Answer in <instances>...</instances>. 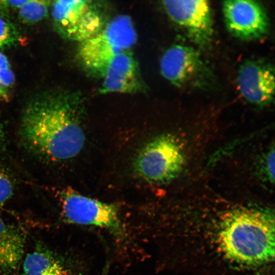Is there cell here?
<instances>
[{
  "mask_svg": "<svg viewBox=\"0 0 275 275\" xmlns=\"http://www.w3.org/2000/svg\"><path fill=\"white\" fill-rule=\"evenodd\" d=\"M160 69L162 75L178 87L200 83L206 72L199 52L191 47L179 44L164 52Z\"/></svg>",
  "mask_w": 275,
  "mask_h": 275,
  "instance_id": "ba28073f",
  "label": "cell"
},
{
  "mask_svg": "<svg viewBox=\"0 0 275 275\" xmlns=\"http://www.w3.org/2000/svg\"><path fill=\"white\" fill-rule=\"evenodd\" d=\"M52 15L59 34L79 43L99 33L109 20L106 4L99 1H55Z\"/></svg>",
  "mask_w": 275,
  "mask_h": 275,
  "instance_id": "3957f363",
  "label": "cell"
},
{
  "mask_svg": "<svg viewBox=\"0 0 275 275\" xmlns=\"http://www.w3.org/2000/svg\"><path fill=\"white\" fill-rule=\"evenodd\" d=\"M23 275H68L63 263L50 251L39 246L24 259Z\"/></svg>",
  "mask_w": 275,
  "mask_h": 275,
  "instance_id": "7c38bea8",
  "label": "cell"
},
{
  "mask_svg": "<svg viewBox=\"0 0 275 275\" xmlns=\"http://www.w3.org/2000/svg\"><path fill=\"white\" fill-rule=\"evenodd\" d=\"M15 81V76L9 61L5 54L0 51V100L7 101Z\"/></svg>",
  "mask_w": 275,
  "mask_h": 275,
  "instance_id": "5bb4252c",
  "label": "cell"
},
{
  "mask_svg": "<svg viewBox=\"0 0 275 275\" xmlns=\"http://www.w3.org/2000/svg\"><path fill=\"white\" fill-rule=\"evenodd\" d=\"M20 36L14 25L0 15V48L11 46L19 40Z\"/></svg>",
  "mask_w": 275,
  "mask_h": 275,
  "instance_id": "9a60e30c",
  "label": "cell"
},
{
  "mask_svg": "<svg viewBox=\"0 0 275 275\" xmlns=\"http://www.w3.org/2000/svg\"><path fill=\"white\" fill-rule=\"evenodd\" d=\"M1 137H2V129H1V123H0V140H1Z\"/></svg>",
  "mask_w": 275,
  "mask_h": 275,
  "instance_id": "ffe728a7",
  "label": "cell"
},
{
  "mask_svg": "<svg viewBox=\"0 0 275 275\" xmlns=\"http://www.w3.org/2000/svg\"><path fill=\"white\" fill-rule=\"evenodd\" d=\"M50 2L44 0H28L19 9L18 16L21 21L26 24H33L48 16Z\"/></svg>",
  "mask_w": 275,
  "mask_h": 275,
  "instance_id": "4fadbf2b",
  "label": "cell"
},
{
  "mask_svg": "<svg viewBox=\"0 0 275 275\" xmlns=\"http://www.w3.org/2000/svg\"><path fill=\"white\" fill-rule=\"evenodd\" d=\"M184 163L183 150L178 141L171 135L163 134L142 148L135 160L134 169L146 181L162 184L175 179Z\"/></svg>",
  "mask_w": 275,
  "mask_h": 275,
  "instance_id": "277c9868",
  "label": "cell"
},
{
  "mask_svg": "<svg viewBox=\"0 0 275 275\" xmlns=\"http://www.w3.org/2000/svg\"><path fill=\"white\" fill-rule=\"evenodd\" d=\"M136 40L131 18L126 15L117 16L97 34L79 43L78 61L87 73L100 78L108 61L115 55L130 50Z\"/></svg>",
  "mask_w": 275,
  "mask_h": 275,
  "instance_id": "7a4b0ae2",
  "label": "cell"
},
{
  "mask_svg": "<svg viewBox=\"0 0 275 275\" xmlns=\"http://www.w3.org/2000/svg\"><path fill=\"white\" fill-rule=\"evenodd\" d=\"M24 242L22 231L0 217V275H9L16 270L23 254Z\"/></svg>",
  "mask_w": 275,
  "mask_h": 275,
  "instance_id": "8fae6325",
  "label": "cell"
},
{
  "mask_svg": "<svg viewBox=\"0 0 275 275\" xmlns=\"http://www.w3.org/2000/svg\"><path fill=\"white\" fill-rule=\"evenodd\" d=\"M60 199L62 215L67 223L98 227L117 238H126L125 227L114 205L86 197L71 188L63 190Z\"/></svg>",
  "mask_w": 275,
  "mask_h": 275,
  "instance_id": "5b68a950",
  "label": "cell"
},
{
  "mask_svg": "<svg viewBox=\"0 0 275 275\" xmlns=\"http://www.w3.org/2000/svg\"><path fill=\"white\" fill-rule=\"evenodd\" d=\"M28 0L22 1H5L7 8H17L19 9L24 5Z\"/></svg>",
  "mask_w": 275,
  "mask_h": 275,
  "instance_id": "ac0fdd59",
  "label": "cell"
},
{
  "mask_svg": "<svg viewBox=\"0 0 275 275\" xmlns=\"http://www.w3.org/2000/svg\"><path fill=\"white\" fill-rule=\"evenodd\" d=\"M162 4L170 18L184 30L194 43L201 47L209 44L213 28L211 9L208 1H163Z\"/></svg>",
  "mask_w": 275,
  "mask_h": 275,
  "instance_id": "8992f818",
  "label": "cell"
},
{
  "mask_svg": "<svg viewBox=\"0 0 275 275\" xmlns=\"http://www.w3.org/2000/svg\"><path fill=\"white\" fill-rule=\"evenodd\" d=\"M13 194V185L6 172L0 167V209Z\"/></svg>",
  "mask_w": 275,
  "mask_h": 275,
  "instance_id": "2e32d148",
  "label": "cell"
},
{
  "mask_svg": "<svg viewBox=\"0 0 275 275\" xmlns=\"http://www.w3.org/2000/svg\"><path fill=\"white\" fill-rule=\"evenodd\" d=\"M274 150L270 152L265 161V170L267 172V175L271 180L274 179Z\"/></svg>",
  "mask_w": 275,
  "mask_h": 275,
  "instance_id": "e0dca14e",
  "label": "cell"
},
{
  "mask_svg": "<svg viewBox=\"0 0 275 275\" xmlns=\"http://www.w3.org/2000/svg\"><path fill=\"white\" fill-rule=\"evenodd\" d=\"M223 11L227 30L238 39L255 40L263 37L268 32V16L257 2L226 1L223 3Z\"/></svg>",
  "mask_w": 275,
  "mask_h": 275,
  "instance_id": "52a82bcc",
  "label": "cell"
},
{
  "mask_svg": "<svg viewBox=\"0 0 275 275\" xmlns=\"http://www.w3.org/2000/svg\"><path fill=\"white\" fill-rule=\"evenodd\" d=\"M84 106L79 94L67 92H47L31 100L20 126L25 146L50 161L76 156L85 142Z\"/></svg>",
  "mask_w": 275,
  "mask_h": 275,
  "instance_id": "6da1fadb",
  "label": "cell"
},
{
  "mask_svg": "<svg viewBox=\"0 0 275 275\" xmlns=\"http://www.w3.org/2000/svg\"><path fill=\"white\" fill-rule=\"evenodd\" d=\"M7 8L4 0H0V10Z\"/></svg>",
  "mask_w": 275,
  "mask_h": 275,
  "instance_id": "d6986e66",
  "label": "cell"
},
{
  "mask_svg": "<svg viewBox=\"0 0 275 275\" xmlns=\"http://www.w3.org/2000/svg\"><path fill=\"white\" fill-rule=\"evenodd\" d=\"M100 78L102 79L99 89L101 94H132L145 90L138 62L130 50L114 56L106 64Z\"/></svg>",
  "mask_w": 275,
  "mask_h": 275,
  "instance_id": "9c48e42d",
  "label": "cell"
},
{
  "mask_svg": "<svg viewBox=\"0 0 275 275\" xmlns=\"http://www.w3.org/2000/svg\"><path fill=\"white\" fill-rule=\"evenodd\" d=\"M237 85L241 95L251 103L263 106L273 99L274 71L266 63L255 61L243 63L238 70Z\"/></svg>",
  "mask_w": 275,
  "mask_h": 275,
  "instance_id": "30bf717a",
  "label": "cell"
}]
</instances>
